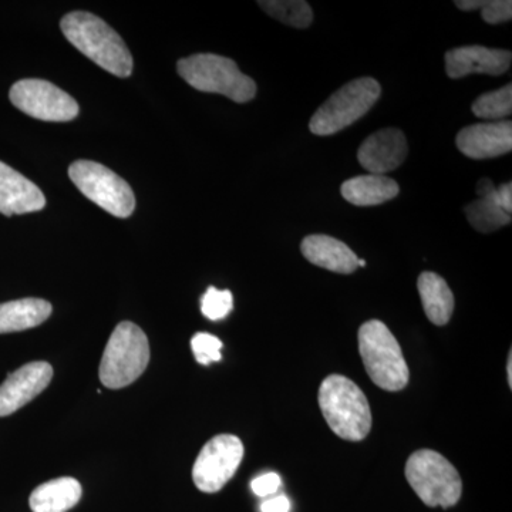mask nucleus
Masks as SVG:
<instances>
[{
	"label": "nucleus",
	"mask_w": 512,
	"mask_h": 512,
	"mask_svg": "<svg viewBox=\"0 0 512 512\" xmlns=\"http://www.w3.org/2000/svg\"><path fill=\"white\" fill-rule=\"evenodd\" d=\"M281 485L282 480L279 474L265 473L262 476L256 477L252 481L251 487L258 497H269V495H274L281 488Z\"/></svg>",
	"instance_id": "bb28decb"
},
{
	"label": "nucleus",
	"mask_w": 512,
	"mask_h": 512,
	"mask_svg": "<svg viewBox=\"0 0 512 512\" xmlns=\"http://www.w3.org/2000/svg\"><path fill=\"white\" fill-rule=\"evenodd\" d=\"M150 343L133 322H121L111 333L100 363V380L107 389H123L146 372Z\"/></svg>",
	"instance_id": "39448f33"
},
{
	"label": "nucleus",
	"mask_w": 512,
	"mask_h": 512,
	"mask_svg": "<svg viewBox=\"0 0 512 512\" xmlns=\"http://www.w3.org/2000/svg\"><path fill=\"white\" fill-rule=\"evenodd\" d=\"M508 383H510V387H512V355L510 352V357H508Z\"/></svg>",
	"instance_id": "2f4dec72"
},
{
	"label": "nucleus",
	"mask_w": 512,
	"mask_h": 512,
	"mask_svg": "<svg viewBox=\"0 0 512 512\" xmlns=\"http://www.w3.org/2000/svg\"><path fill=\"white\" fill-rule=\"evenodd\" d=\"M359 352L372 382L386 392H400L409 384L410 372L402 348L380 320H369L357 333Z\"/></svg>",
	"instance_id": "7ed1b4c3"
},
{
	"label": "nucleus",
	"mask_w": 512,
	"mask_h": 512,
	"mask_svg": "<svg viewBox=\"0 0 512 512\" xmlns=\"http://www.w3.org/2000/svg\"><path fill=\"white\" fill-rule=\"evenodd\" d=\"M244 453V444L232 434H220L208 441L192 468V480L198 490L208 494L222 490L237 473Z\"/></svg>",
	"instance_id": "1a4fd4ad"
},
{
	"label": "nucleus",
	"mask_w": 512,
	"mask_h": 512,
	"mask_svg": "<svg viewBox=\"0 0 512 512\" xmlns=\"http://www.w3.org/2000/svg\"><path fill=\"white\" fill-rule=\"evenodd\" d=\"M69 177L90 201L117 218H128L136 208L130 185L106 165L79 160L70 165Z\"/></svg>",
	"instance_id": "6e6552de"
},
{
	"label": "nucleus",
	"mask_w": 512,
	"mask_h": 512,
	"mask_svg": "<svg viewBox=\"0 0 512 512\" xmlns=\"http://www.w3.org/2000/svg\"><path fill=\"white\" fill-rule=\"evenodd\" d=\"M382 94L379 82L370 77L345 84L313 114L309 128L316 136H332L352 126L375 106Z\"/></svg>",
	"instance_id": "0eeeda50"
},
{
	"label": "nucleus",
	"mask_w": 512,
	"mask_h": 512,
	"mask_svg": "<svg viewBox=\"0 0 512 512\" xmlns=\"http://www.w3.org/2000/svg\"><path fill=\"white\" fill-rule=\"evenodd\" d=\"M424 312L431 323L444 326L454 311V295L447 282L434 272H423L417 281Z\"/></svg>",
	"instance_id": "aec40b11"
},
{
	"label": "nucleus",
	"mask_w": 512,
	"mask_h": 512,
	"mask_svg": "<svg viewBox=\"0 0 512 512\" xmlns=\"http://www.w3.org/2000/svg\"><path fill=\"white\" fill-rule=\"evenodd\" d=\"M342 197L356 207H373L396 198L399 184L386 175H357L345 181L340 188Z\"/></svg>",
	"instance_id": "f3484780"
},
{
	"label": "nucleus",
	"mask_w": 512,
	"mask_h": 512,
	"mask_svg": "<svg viewBox=\"0 0 512 512\" xmlns=\"http://www.w3.org/2000/svg\"><path fill=\"white\" fill-rule=\"evenodd\" d=\"M178 74L198 92L218 93L235 103L254 99L256 84L228 57L201 53L177 63Z\"/></svg>",
	"instance_id": "20e7f679"
},
{
	"label": "nucleus",
	"mask_w": 512,
	"mask_h": 512,
	"mask_svg": "<svg viewBox=\"0 0 512 512\" xmlns=\"http://www.w3.org/2000/svg\"><path fill=\"white\" fill-rule=\"evenodd\" d=\"M457 8L460 10H466V12H470V10L483 9L485 5V0H458L456 2Z\"/></svg>",
	"instance_id": "c756f323"
},
{
	"label": "nucleus",
	"mask_w": 512,
	"mask_h": 512,
	"mask_svg": "<svg viewBox=\"0 0 512 512\" xmlns=\"http://www.w3.org/2000/svg\"><path fill=\"white\" fill-rule=\"evenodd\" d=\"M494 190L495 185L493 184V181L490 180V178H483V180L477 184V194L480 198L487 197V195H490Z\"/></svg>",
	"instance_id": "7c9ffc66"
},
{
	"label": "nucleus",
	"mask_w": 512,
	"mask_h": 512,
	"mask_svg": "<svg viewBox=\"0 0 512 512\" xmlns=\"http://www.w3.org/2000/svg\"><path fill=\"white\" fill-rule=\"evenodd\" d=\"M192 353L195 359L202 366L211 365L214 362H220L222 359V342L217 336L210 333H197L191 339Z\"/></svg>",
	"instance_id": "393cba45"
},
{
	"label": "nucleus",
	"mask_w": 512,
	"mask_h": 512,
	"mask_svg": "<svg viewBox=\"0 0 512 512\" xmlns=\"http://www.w3.org/2000/svg\"><path fill=\"white\" fill-rule=\"evenodd\" d=\"M466 215L471 227L483 234H490L505 225H510L511 222V214L498 204L495 190L487 197L470 202L466 207Z\"/></svg>",
	"instance_id": "412c9836"
},
{
	"label": "nucleus",
	"mask_w": 512,
	"mask_h": 512,
	"mask_svg": "<svg viewBox=\"0 0 512 512\" xmlns=\"http://www.w3.org/2000/svg\"><path fill=\"white\" fill-rule=\"evenodd\" d=\"M357 265L362 266V268H363V266H366L365 259H359V261H357Z\"/></svg>",
	"instance_id": "473e14b6"
},
{
	"label": "nucleus",
	"mask_w": 512,
	"mask_h": 512,
	"mask_svg": "<svg viewBox=\"0 0 512 512\" xmlns=\"http://www.w3.org/2000/svg\"><path fill=\"white\" fill-rule=\"evenodd\" d=\"M495 198L503 210L511 214L512 211V184L507 183L495 188Z\"/></svg>",
	"instance_id": "c85d7f7f"
},
{
	"label": "nucleus",
	"mask_w": 512,
	"mask_h": 512,
	"mask_svg": "<svg viewBox=\"0 0 512 512\" xmlns=\"http://www.w3.org/2000/svg\"><path fill=\"white\" fill-rule=\"evenodd\" d=\"M406 478L427 507H453L463 494L457 468L437 451L424 448L413 453L407 460Z\"/></svg>",
	"instance_id": "423d86ee"
},
{
	"label": "nucleus",
	"mask_w": 512,
	"mask_h": 512,
	"mask_svg": "<svg viewBox=\"0 0 512 512\" xmlns=\"http://www.w3.org/2000/svg\"><path fill=\"white\" fill-rule=\"evenodd\" d=\"M258 5L272 18L293 28H308L313 20L311 6L303 0H269Z\"/></svg>",
	"instance_id": "4be33fe9"
},
{
	"label": "nucleus",
	"mask_w": 512,
	"mask_h": 512,
	"mask_svg": "<svg viewBox=\"0 0 512 512\" xmlns=\"http://www.w3.org/2000/svg\"><path fill=\"white\" fill-rule=\"evenodd\" d=\"M511 59L508 50L483 46L458 47L446 53V72L450 79H461L473 73L500 76L510 69Z\"/></svg>",
	"instance_id": "4468645a"
},
{
	"label": "nucleus",
	"mask_w": 512,
	"mask_h": 512,
	"mask_svg": "<svg viewBox=\"0 0 512 512\" xmlns=\"http://www.w3.org/2000/svg\"><path fill=\"white\" fill-rule=\"evenodd\" d=\"M45 205V194L36 184L0 161V214H29L43 210Z\"/></svg>",
	"instance_id": "2eb2a0df"
},
{
	"label": "nucleus",
	"mask_w": 512,
	"mask_h": 512,
	"mask_svg": "<svg viewBox=\"0 0 512 512\" xmlns=\"http://www.w3.org/2000/svg\"><path fill=\"white\" fill-rule=\"evenodd\" d=\"M53 379V367L47 362H32L10 373L0 384V417L10 416L36 399Z\"/></svg>",
	"instance_id": "9b49d317"
},
{
	"label": "nucleus",
	"mask_w": 512,
	"mask_h": 512,
	"mask_svg": "<svg viewBox=\"0 0 512 512\" xmlns=\"http://www.w3.org/2000/svg\"><path fill=\"white\" fill-rule=\"evenodd\" d=\"M301 251L311 264L336 274H353L359 266L355 252L345 242L328 235H309L303 239Z\"/></svg>",
	"instance_id": "dca6fc26"
},
{
	"label": "nucleus",
	"mask_w": 512,
	"mask_h": 512,
	"mask_svg": "<svg viewBox=\"0 0 512 512\" xmlns=\"http://www.w3.org/2000/svg\"><path fill=\"white\" fill-rule=\"evenodd\" d=\"M232 309H234V296L231 291H220L210 286L201 298L202 315L214 322L227 318Z\"/></svg>",
	"instance_id": "b1692460"
},
{
	"label": "nucleus",
	"mask_w": 512,
	"mask_h": 512,
	"mask_svg": "<svg viewBox=\"0 0 512 512\" xmlns=\"http://www.w3.org/2000/svg\"><path fill=\"white\" fill-rule=\"evenodd\" d=\"M82 485L76 478L62 477L39 485L30 495L33 512H67L82 498Z\"/></svg>",
	"instance_id": "a211bd4d"
},
{
	"label": "nucleus",
	"mask_w": 512,
	"mask_h": 512,
	"mask_svg": "<svg viewBox=\"0 0 512 512\" xmlns=\"http://www.w3.org/2000/svg\"><path fill=\"white\" fill-rule=\"evenodd\" d=\"M407 141L397 128L376 131L363 141L357 161L369 174L384 175L396 170L406 160Z\"/></svg>",
	"instance_id": "f8f14e48"
},
{
	"label": "nucleus",
	"mask_w": 512,
	"mask_h": 512,
	"mask_svg": "<svg viewBox=\"0 0 512 512\" xmlns=\"http://www.w3.org/2000/svg\"><path fill=\"white\" fill-rule=\"evenodd\" d=\"M9 97L16 109L37 120L63 123L79 114L77 101L46 80H20L13 84Z\"/></svg>",
	"instance_id": "9d476101"
},
{
	"label": "nucleus",
	"mask_w": 512,
	"mask_h": 512,
	"mask_svg": "<svg viewBox=\"0 0 512 512\" xmlns=\"http://www.w3.org/2000/svg\"><path fill=\"white\" fill-rule=\"evenodd\" d=\"M481 16L488 25L510 22L512 19V2L510 0H485Z\"/></svg>",
	"instance_id": "a878e982"
},
{
	"label": "nucleus",
	"mask_w": 512,
	"mask_h": 512,
	"mask_svg": "<svg viewBox=\"0 0 512 512\" xmlns=\"http://www.w3.org/2000/svg\"><path fill=\"white\" fill-rule=\"evenodd\" d=\"M52 311L49 302L37 298L0 303V333L36 328L50 318Z\"/></svg>",
	"instance_id": "6ab92c4d"
},
{
	"label": "nucleus",
	"mask_w": 512,
	"mask_h": 512,
	"mask_svg": "<svg viewBox=\"0 0 512 512\" xmlns=\"http://www.w3.org/2000/svg\"><path fill=\"white\" fill-rule=\"evenodd\" d=\"M473 113L480 119L500 120L512 113V87L511 84L501 87L495 92L485 93L478 97L471 107Z\"/></svg>",
	"instance_id": "5701e85b"
},
{
	"label": "nucleus",
	"mask_w": 512,
	"mask_h": 512,
	"mask_svg": "<svg viewBox=\"0 0 512 512\" xmlns=\"http://www.w3.org/2000/svg\"><path fill=\"white\" fill-rule=\"evenodd\" d=\"M319 407L330 429L340 439L365 440L372 430V410L365 393L342 375H330L319 389Z\"/></svg>",
	"instance_id": "f03ea898"
},
{
	"label": "nucleus",
	"mask_w": 512,
	"mask_h": 512,
	"mask_svg": "<svg viewBox=\"0 0 512 512\" xmlns=\"http://www.w3.org/2000/svg\"><path fill=\"white\" fill-rule=\"evenodd\" d=\"M63 35L80 53L117 77L133 72V57L116 30L92 13L72 12L60 22Z\"/></svg>",
	"instance_id": "f257e3e1"
},
{
	"label": "nucleus",
	"mask_w": 512,
	"mask_h": 512,
	"mask_svg": "<svg viewBox=\"0 0 512 512\" xmlns=\"http://www.w3.org/2000/svg\"><path fill=\"white\" fill-rule=\"evenodd\" d=\"M262 512H289L291 511V501L286 495L269 498L261 504Z\"/></svg>",
	"instance_id": "cd10ccee"
},
{
	"label": "nucleus",
	"mask_w": 512,
	"mask_h": 512,
	"mask_svg": "<svg viewBox=\"0 0 512 512\" xmlns=\"http://www.w3.org/2000/svg\"><path fill=\"white\" fill-rule=\"evenodd\" d=\"M458 150L473 160L504 156L512 150L511 121L473 124L457 134Z\"/></svg>",
	"instance_id": "ddd939ff"
}]
</instances>
